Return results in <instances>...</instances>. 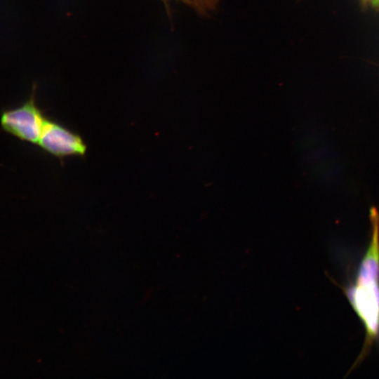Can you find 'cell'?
<instances>
[{"label":"cell","mask_w":379,"mask_h":379,"mask_svg":"<svg viewBox=\"0 0 379 379\" xmlns=\"http://www.w3.org/2000/svg\"><path fill=\"white\" fill-rule=\"evenodd\" d=\"M372 234L354 284L347 297L366 330V340L359 357L362 359L379 335V217L371 211Z\"/></svg>","instance_id":"6da1fadb"},{"label":"cell","mask_w":379,"mask_h":379,"mask_svg":"<svg viewBox=\"0 0 379 379\" xmlns=\"http://www.w3.org/2000/svg\"><path fill=\"white\" fill-rule=\"evenodd\" d=\"M36 145L60 161L67 157H84L87 151V145L80 135L48 118Z\"/></svg>","instance_id":"3957f363"},{"label":"cell","mask_w":379,"mask_h":379,"mask_svg":"<svg viewBox=\"0 0 379 379\" xmlns=\"http://www.w3.org/2000/svg\"><path fill=\"white\" fill-rule=\"evenodd\" d=\"M36 85L34 84L27 99L0 112V125L6 133L20 141L36 145L48 119L36 102Z\"/></svg>","instance_id":"7a4b0ae2"},{"label":"cell","mask_w":379,"mask_h":379,"mask_svg":"<svg viewBox=\"0 0 379 379\" xmlns=\"http://www.w3.org/2000/svg\"><path fill=\"white\" fill-rule=\"evenodd\" d=\"M366 7L371 8L379 11V0H359Z\"/></svg>","instance_id":"5b68a950"},{"label":"cell","mask_w":379,"mask_h":379,"mask_svg":"<svg viewBox=\"0 0 379 379\" xmlns=\"http://www.w3.org/2000/svg\"><path fill=\"white\" fill-rule=\"evenodd\" d=\"M166 7V10L170 15V0H162ZM194 9L199 15L207 16L211 12L217 9L219 0H177Z\"/></svg>","instance_id":"277c9868"}]
</instances>
